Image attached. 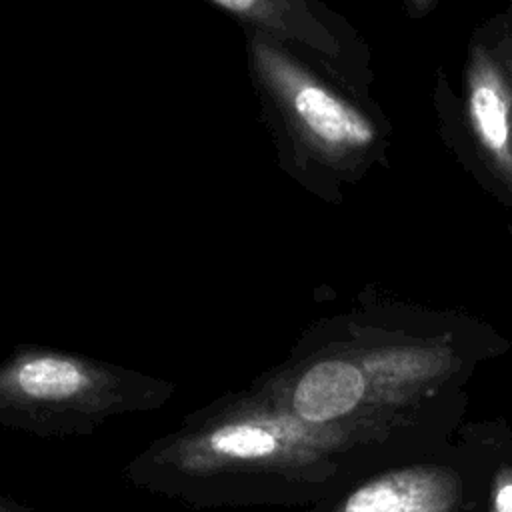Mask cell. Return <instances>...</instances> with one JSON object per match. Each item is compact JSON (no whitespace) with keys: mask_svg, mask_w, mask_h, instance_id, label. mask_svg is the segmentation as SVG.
Returning a JSON list of instances; mask_svg holds the SVG:
<instances>
[{"mask_svg":"<svg viewBox=\"0 0 512 512\" xmlns=\"http://www.w3.org/2000/svg\"><path fill=\"white\" fill-rule=\"evenodd\" d=\"M354 432V426L310 424L252 388L156 442L150 462L190 480L294 478L328 464Z\"/></svg>","mask_w":512,"mask_h":512,"instance_id":"obj_1","label":"cell"},{"mask_svg":"<svg viewBox=\"0 0 512 512\" xmlns=\"http://www.w3.org/2000/svg\"><path fill=\"white\" fill-rule=\"evenodd\" d=\"M456 364L454 352L444 344H396L324 354L254 390L310 424L358 428L376 412L406 406L432 392Z\"/></svg>","mask_w":512,"mask_h":512,"instance_id":"obj_2","label":"cell"},{"mask_svg":"<svg viewBox=\"0 0 512 512\" xmlns=\"http://www.w3.org/2000/svg\"><path fill=\"white\" fill-rule=\"evenodd\" d=\"M170 386L54 350L0 362V426L34 434L90 432L108 418L154 408Z\"/></svg>","mask_w":512,"mask_h":512,"instance_id":"obj_3","label":"cell"},{"mask_svg":"<svg viewBox=\"0 0 512 512\" xmlns=\"http://www.w3.org/2000/svg\"><path fill=\"white\" fill-rule=\"evenodd\" d=\"M462 484L452 468L404 466L370 478L332 512H454Z\"/></svg>","mask_w":512,"mask_h":512,"instance_id":"obj_4","label":"cell"},{"mask_svg":"<svg viewBox=\"0 0 512 512\" xmlns=\"http://www.w3.org/2000/svg\"><path fill=\"white\" fill-rule=\"evenodd\" d=\"M286 86L296 116L306 130L324 144L336 148H362L372 142V124L326 88L294 78H288Z\"/></svg>","mask_w":512,"mask_h":512,"instance_id":"obj_5","label":"cell"},{"mask_svg":"<svg viewBox=\"0 0 512 512\" xmlns=\"http://www.w3.org/2000/svg\"><path fill=\"white\" fill-rule=\"evenodd\" d=\"M468 112L484 148L506 156L510 148V106L494 80L478 78L472 84Z\"/></svg>","mask_w":512,"mask_h":512,"instance_id":"obj_6","label":"cell"},{"mask_svg":"<svg viewBox=\"0 0 512 512\" xmlns=\"http://www.w3.org/2000/svg\"><path fill=\"white\" fill-rule=\"evenodd\" d=\"M488 512H512V468H502L494 476Z\"/></svg>","mask_w":512,"mask_h":512,"instance_id":"obj_7","label":"cell"},{"mask_svg":"<svg viewBox=\"0 0 512 512\" xmlns=\"http://www.w3.org/2000/svg\"><path fill=\"white\" fill-rule=\"evenodd\" d=\"M228 10H234V12H250L258 0H212Z\"/></svg>","mask_w":512,"mask_h":512,"instance_id":"obj_8","label":"cell"},{"mask_svg":"<svg viewBox=\"0 0 512 512\" xmlns=\"http://www.w3.org/2000/svg\"><path fill=\"white\" fill-rule=\"evenodd\" d=\"M0 512H24V510L14 506V504H10V502H2L0 500Z\"/></svg>","mask_w":512,"mask_h":512,"instance_id":"obj_9","label":"cell"}]
</instances>
